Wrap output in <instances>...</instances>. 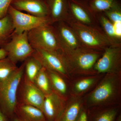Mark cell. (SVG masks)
Wrapping results in <instances>:
<instances>
[{
    "label": "cell",
    "instance_id": "603a6c76",
    "mask_svg": "<svg viewBox=\"0 0 121 121\" xmlns=\"http://www.w3.org/2000/svg\"><path fill=\"white\" fill-rule=\"evenodd\" d=\"M98 74L88 76L76 81L72 87V91L75 95H79L90 89L100 79Z\"/></svg>",
    "mask_w": 121,
    "mask_h": 121
},
{
    "label": "cell",
    "instance_id": "7a4b0ae2",
    "mask_svg": "<svg viewBox=\"0 0 121 121\" xmlns=\"http://www.w3.org/2000/svg\"><path fill=\"white\" fill-rule=\"evenodd\" d=\"M103 52L86 48L62 52L71 75H97L94 66Z\"/></svg>",
    "mask_w": 121,
    "mask_h": 121
},
{
    "label": "cell",
    "instance_id": "d4e9b609",
    "mask_svg": "<svg viewBox=\"0 0 121 121\" xmlns=\"http://www.w3.org/2000/svg\"><path fill=\"white\" fill-rule=\"evenodd\" d=\"M33 83L45 95L49 94L53 91L47 69L43 67L35 78Z\"/></svg>",
    "mask_w": 121,
    "mask_h": 121
},
{
    "label": "cell",
    "instance_id": "7c38bea8",
    "mask_svg": "<svg viewBox=\"0 0 121 121\" xmlns=\"http://www.w3.org/2000/svg\"><path fill=\"white\" fill-rule=\"evenodd\" d=\"M52 25L61 46L62 52L83 47L75 32L67 22L60 21Z\"/></svg>",
    "mask_w": 121,
    "mask_h": 121
},
{
    "label": "cell",
    "instance_id": "4dcf8cb0",
    "mask_svg": "<svg viewBox=\"0 0 121 121\" xmlns=\"http://www.w3.org/2000/svg\"><path fill=\"white\" fill-rule=\"evenodd\" d=\"M9 119L2 112L0 108V121H9Z\"/></svg>",
    "mask_w": 121,
    "mask_h": 121
},
{
    "label": "cell",
    "instance_id": "e575fe53",
    "mask_svg": "<svg viewBox=\"0 0 121 121\" xmlns=\"http://www.w3.org/2000/svg\"></svg>",
    "mask_w": 121,
    "mask_h": 121
},
{
    "label": "cell",
    "instance_id": "7402d4cb",
    "mask_svg": "<svg viewBox=\"0 0 121 121\" xmlns=\"http://www.w3.org/2000/svg\"><path fill=\"white\" fill-rule=\"evenodd\" d=\"M24 75L29 80L33 82L35 78L43 67L41 63L32 56L24 62Z\"/></svg>",
    "mask_w": 121,
    "mask_h": 121
},
{
    "label": "cell",
    "instance_id": "1f68e13d",
    "mask_svg": "<svg viewBox=\"0 0 121 121\" xmlns=\"http://www.w3.org/2000/svg\"><path fill=\"white\" fill-rule=\"evenodd\" d=\"M11 119L12 120L11 121H20L15 115Z\"/></svg>",
    "mask_w": 121,
    "mask_h": 121
},
{
    "label": "cell",
    "instance_id": "f546056e",
    "mask_svg": "<svg viewBox=\"0 0 121 121\" xmlns=\"http://www.w3.org/2000/svg\"><path fill=\"white\" fill-rule=\"evenodd\" d=\"M8 56V53L2 48H0V59L6 58Z\"/></svg>",
    "mask_w": 121,
    "mask_h": 121
},
{
    "label": "cell",
    "instance_id": "8992f818",
    "mask_svg": "<svg viewBox=\"0 0 121 121\" xmlns=\"http://www.w3.org/2000/svg\"><path fill=\"white\" fill-rule=\"evenodd\" d=\"M0 48L7 52V57L16 64L24 62L35 51L29 41L27 32L20 34L14 33L10 40Z\"/></svg>",
    "mask_w": 121,
    "mask_h": 121
},
{
    "label": "cell",
    "instance_id": "d6a6232c",
    "mask_svg": "<svg viewBox=\"0 0 121 121\" xmlns=\"http://www.w3.org/2000/svg\"><path fill=\"white\" fill-rule=\"evenodd\" d=\"M115 121H121V114L118 115L117 119Z\"/></svg>",
    "mask_w": 121,
    "mask_h": 121
},
{
    "label": "cell",
    "instance_id": "277c9868",
    "mask_svg": "<svg viewBox=\"0 0 121 121\" xmlns=\"http://www.w3.org/2000/svg\"><path fill=\"white\" fill-rule=\"evenodd\" d=\"M24 69L23 62L0 88V108L9 119L14 116L15 108L18 103V90L23 76Z\"/></svg>",
    "mask_w": 121,
    "mask_h": 121
},
{
    "label": "cell",
    "instance_id": "9a60e30c",
    "mask_svg": "<svg viewBox=\"0 0 121 121\" xmlns=\"http://www.w3.org/2000/svg\"><path fill=\"white\" fill-rule=\"evenodd\" d=\"M52 24L56 22H66L70 18L68 0H45Z\"/></svg>",
    "mask_w": 121,
    "mask_h": 121
},
{
    "label": "cell",
    "instance_id": "9c48e42d",
    "mask_svg": "<svg viewBox=\"0 0 121 121\" xmlns=\"http://www.w3.org/2000/svg\"><path fill=\"white\" fill-rule=\"evenodd\" d=\"M99 74L121 73V46H110L105 49L94 66Z\"/></svg>",
    "mask_w": 121,
    "mask_h": 121
},
{
    "label": "cell",
    "instance_id": "2e32d148",
    "mask_svg": "<svg viewBox=\"0 0 121 121\" xmlns=\"http://www.w3.org/2000/svg\"><path fill=\"white\" fill-rule=\"evenodd\" d=\"M14 115L20 121H46L43 111L40 109L21 103H17Z\"/></svg>",
    "mask_w": 121,
    "mask_h": 121
},
{
    "label": "cell",
    "instance_id": "3957f363",
    "mask_svg": "<svg viewBox=\"0 0 121 121\" xmlns=\"http://www.w3.org/2000/svg\"><path fill=\"white\" fill-rule=\"evenodd\" d=\"M66 22L74 31L83 47L103 52L111 45L100 26H89L71 20Z\"/></svg>",
    "mask_w": 121,
    "mask_h": 121
},
{
    "label": "cell",
    "instance_id": "5bb4252c",
    "mask_svg": "<svg viewBox=\"0 0 121 121\" xmlns=\"http://www.w3.org/2000/svg\"><path fill=\"white\" fill-rule=\"evenodd\" d=\"M11 5L18 11L39 17H49L45 0H13Z\"/></svg>",
    "mask_w": 121,
    "mask_h": 121
},
{
    "label": "cell",
    "instance_id": "4fadbf2b",
    "mask_svg": "<svg viewBox=\"0 0 121 121\" xmlns=\"http://www.w3.org/2000/svg\"><path fill=\"white\" fill-rule=\"evenodd\" d=\"M66 98L52 91L45 95L42 111L46 121H56L65 107Z\"/></svg>",
    "mask_w": 121,
    "mask_h": 121
},
{
    "label": "cell",
    "instance_id": "30bf717a",
    "mask_svg": "<svg viewBox=\"0 0 121 121\" xmlns=\"http://www.w3.org/2000/svg\"><path fill=\"white\" fill-rule=\"evenodd\" d=\"M68 3L69 20L89 26H100L97 13L91 8L89 1L83 0H68Z\"/></svg>",
    "mask_w": 121,
    "mask_h": 121
},
{
    "label": "cell",
    "instance_id": "ba28073f",
    "mask_svg": "<svg viewBox=\"0 0 121 121\" xmlns=\"http://www.w3.org/2000/svg\"><path fill=\"white\" fill-rule=\"evenodd\" d=\"M32 56L40 61L45 69L58 73L65 79L69 80L71 78L62 52L35 50Z\"/></svg>",
    "mask_w": 121,
    "mask_h": 121
},
{
    "label": "cell",
    "instance_id": "4316f807",
    "mask_svg": "<svg viewBox=\"0 0 121 121\" xmlns=\"http://www.w3.org/2000/svg\"><path fill=\"white\" fill-rule=\"evenodd\" d=\"M116 0H90L89 5L96 13H103L109 8Z\"/></svg>",
    "mask_w": 121,
    "mask_h": 121
},
{
    "label": "cell",
    "instance_id": "5b68a950",
    "mask_svg": "<svg viewBox=\"0 0 121 121\" xmlns=\"http://www.w3.org/2000/svg\"><path fill=\"white\" fill-rule=\"evenodd\" d=\"M30 45L35 50L62 52V48L52 24L34 29L27 32Z\"/></svg>",
    "mask_w": 121,
    "mask_h": 121
},
{
    "label": "cell",
    "instance_id": "ffe728a7",
    "mask_svg": "<svg viewBox=\"0 0 121 121\" xmlns=\"http://www.w3.org/2000/svg\"><path fill=\"white\" fill-rule=\"evenodd\" d=\"M47 70L52 91L66 98L68 89L65 79L56 72L47 69Z\"/></svg>",
    "mask_w": 121,
    "mask_h": 121
},
{
    "label": "cell",
    "instance_id": "ac0fdd59",
    "mask_svg": "<svg viewBox=\"0 0 121 121\" xmlns=\"http://www.w3.org/2000/svg\"><path fill=\"white\" fill-rule=\"evenodd\" d=\"M88 109L89 121H115L120 114L118 106L94 107Z\"/></svg>",
    "mask_w": 121,
    "mask_h": 121
},
{
    "label": "cell",
    "instance_id": "8fae6325",
    "mask_svg": "<svg viewBox=\"0 0 121 121\" xmlns=\"http://www.w3.org/2000/svg\"><path fill=\"white\" fill-rule=\"evenodd\" d=\"M45 95L23 75L17 94V102L36 107L42 111Z\"/></svg>",
    "mask_w": 121,
    "mask_h": 121
},
{
    "label": "cell",
    "instance_id": "44dd1931",
    "mask_svg": "<svg viewBox=\"0 0 121 121\" xmlns=\"http://www.w3.org/2000/svg\"><path fill=\"white\" fill-rule=\"evenodd\" d=\"M14 33L11 17L8 14L0 19V47L8 42Z\"/></svg>",
    "mask_w": 121,
    "mask_h": 121
},
{
    "label": "cell",
    "instance_id": "cb8c5ba5",
    "mask_svg": "<svg viewBox=\"0 0 121 121\" xmlns=\"http://www.w3.org/2000/svg\"><path fill=\"white\" fill-rule=\"evenodd\" d=\"M16 64L7 57L0 59V88L17 69Z\"/></svg>",
    "mask_w": 121,
    "mask_h": 121
},
{
    "label": "cell",
    "instance_id": "52a82bcc",
    "mask_svg": "<svg viewBox=\"0 0 121 121\" xmlns=\"http://www.w3.org/2000/svg\"><path fill=\"white\" fill-rule=\"evenodd\" d=\"M8 14L11 17L14 33L20 34L41 26L52 24L49 17H39L18 11L10 5Z\"/></svg>",
    "mask_w": 121,
    "mask_h": 121
},
{
    "label": "cell",
    "instance_id": "e0dca14e",
    "mask_svg": "<svg viewBox=\"0 0 121 121\" xmlns=\"http://www.w3.org/2000/svg\"><path fill=\"white\" fill-rule=\"evenodd\" d=\"M83 105L82 98L74 95L66 101L65 107L56 121H75Z\"/></svg>",
    "mask_w": 121,
    "mask_h": 121
},
{
    "label": "cell",
    "instance_id": "f1b7e54d",
    "mask_svg": "<svg viewBox=\"0 0 121 121\" xmlns=\"http://www.w3.org/2000/svg\"><path fill=\"white\" fill-rule=\"evenodd\" d=\"M75 121H89L88 109L83 105Z\"/></svg>",
    "mask_w": 121,
    "mask_h": 121
},
{
    "label": "cell",
    "instance_id": "d6986e66",
    "mask_svg": "<svg viewBox=\"0 0 121 121\" xmlns=\"http://www.w3.org/2000/svg\"><path fill=\"white\" fill-rule=\"evenodd\" d=\"M97 16L99 26L111 46H121V39L115 33L114 24L103 13H97Z\"/></svg>",
    "mask_w": 121,
    "mask_h": 121
},
{
    "label": "cell",
    "instance_id": "6da1fadb",
    "mask_svg": "<svg viewBox=\"0 0 121 121\" xmlns=\"http://www.w3.org/2000/svg\"><path fill=\"white\" fill-rule=\"evenodd\" d=\"M121 73H107L86 99L87 108L114 106L121 95Z\"/></svg>",
    "mask_w": 121,
    "mask_h": 121
},
{
    "label": "cell",
    "instance_id": "836d02e7",
    "mask_svg": "<svg viewBox=\"0 0 121 121\" xmlns=\"http://www.w3.org/2000/svg\"><path fill=\"white\" fill-rule=\"evenodd\" d=\"M83 0L87 1H90V0Z\"/></svg>",
    "mask_w": 121,
    "mask_h": 121
},
{
    "label": "cell",
    "instance_id": "484cf974",
    "mask_svg": "<svg viewBox=\"0 0 121 121\" xmlns=\"http://www.w3.org/2000/svg\"><path fill=\"white\" fill-rule=\"evenodd\" d=\"M103 13L113 23L121 22V3L116 0L109 8Z\"/></svg>",
    "mask_w": 121,
    "mask_h": 121
},
{
    "label": "cell",
    "instance_id": "83f0119b",
    "mask_svg": "<svg viewBox=\"0 0 121 121\" xmlns=\"http://www.w3.org/2000/svg\"><path fill=\"white\" fill-rule=\"evenodd\" d=\"M13 0H0V19L8 14L9 8Z\"/></svg>",
    "mask_w": 121,
    "mask_h": 121
}]
</instances>
